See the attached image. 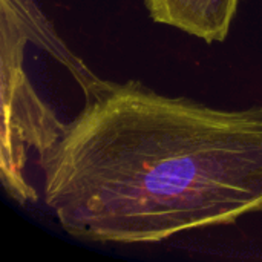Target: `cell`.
<instances>
[{
	"label": "cell",
	"instance_id": "1",
	"mask_svg": "<svg viewBox=\"0 0 262 262\" xmlns=\"http://www.w3.org/2000/svg\"><path fill=\"white\" fill-rule=\"evenodd\" d=\"M38 166L45 206L77 239L155 244L233 224L262 212V106L103 80Z\"/></svg>",
	"mask_w": 262,
	"mask_h": 262
},
{
	"label": "cell",
	"instance_id": "3",
	"mask_svg": "<svg viewBox=\"0 0 262 262\" xmlns=\"http://www.w3.org/2000/svg\"><path fill=\"white\" fill-rule=\"evenodd\" d=\"M239 0H144L149 17L206 43L224 41Z\"/></svg>",
	"mask_w": 262,
	"mask_h": 262
},
{
	"label": "cell",
	"instance_id": "2",
	"mask_svg": "<svg viewBox=\"0 0 262 262\" xmlns=\"http://www.w3.org/2000/svg\"><path fill=\"white\" fill-rule=\"evenodd\" d=\"M32 38L23 0H0V180L18 204L38 200L25 175L28 152L49 150L60 138L63 123L41 100L25 71V48Z\"/></svg>",
	"mask_w": 262,
	"mask_h": 262
}]
</instances>
